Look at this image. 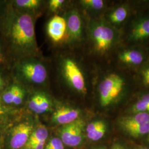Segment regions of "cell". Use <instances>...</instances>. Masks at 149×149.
<instances>
[{
    "label": "cell",
    "instance_id": "6da1fadb",
    "mask_svg": "<svg viewBox=\"0 0 149 149\" xmlns=\"http://www.w3.org/2000/svg\"><path fill=\"white\" fill-rule=\"evenodd\" d=\"M6 30L11 44L18 53L25 56L37 52L34 23L30 14L14 13L8 19Z\"/></svg>",
    "mask_w": 149,
    "mask_h": 149
},
{
    "label": "cell",
    "instance_id": "7a4b0ae2",
    "mask_svg": "<svg viewBox=\"0 0 149 149\" xmlns=\"http://www.w3.org/2000/svg\"><path fill=\"white\" fill-rule=\"evenodd\" d=\"M17 70L23 80L33 84H42L48 76L47 70L44 65L33 60L28 59L20 62L17 65Z\"/></svg>",
    "mask_w": 149,
    "mask_h": 149
},
{
    "label": "cell",
    "instance_id": "3957f363",
    "mask_svg": "<svg viewBox=\"0 0 149 149\" xmlns=\"http://www.w3.org/2000/svg\"><path fill=\"white\" fill-rule=\"evenodd\" d=\"M124 85V80L119 75L112 74L106 76L99 86L102 106H107L116 100L121 93Z\"/></svg>",
    "mask_w": 149,
    "mask_h": 149
},
{
    "label": "cell",
    "instance_id": "277c9868",
    "mask_svg": "<svg viewBox=\"0 0 149 149\" xmlns=\"http://www.w3.org/2000/svg\"><path fill=\"white\" fill-rule=\"evenodd\" d=\"M94 48L98 53H104L111 47L114 38L112 28L102 23L96 24L91 29Z\"/></svg>",
    "mask_w": 149,
    "mask_h": 149
},
{
    "label": "cell",
    "instance_id": "5b68a950",
    "mask_svg": "<svg viewBox=\"0 0 149 149\" xmlns=\"http://www.w3.org/2000/svg\"><path fill=\"white\" fill-rule=\"evenodd\" d=\"M62 69L65 78L70 85L80 93H86L84 76L74 60L70 58L65 59L62 65Z\"/></svg>",
    "mask_w": 149,
    "mask_h": 149
},
{
    "label": "cell",
    "instance_id": "8992f818",
    "mask_svg": "<svg viewBox=\"0 0 149 149\" xmlns=\"http://www.w3.org/2000/svg\"><path fill=\"white\" fill-rule=\"evenodd\" d=\"M65 20L70 41H79L82 35V21L80 13L74 10L69 11L66 15Z\"/></svg>",
    "mask_w": 149,
    "mask_h": 149
},
{
    "label": "cell",
    "instance_id": "52a82bcc",
    "mask_svg": "<svg viewBox=\"0 0 149 149\" xmlns=\"http://www.w3.org/2000/svg\"><path fill=\"white\" fill-rule=\"evenodd\" d=\"M32 125L28 123H22L12 130L10 146L13 149H19L26 145L32 134Z\"/></svg>",
    "mask_w": 149,
    "mask_h": 149
},
{
    "label": "cell",
    "instance_id": "ba28073f",
    "mask_svg": "<svg viewBox=\"0 0 149 149\" xmlns=\"http://www.w3.org/2000/svg\"><path fill=\"white\" fill-rule=\"evenodd\" d=\"M47 30L52 40L55 42H59L64 37L66 31L65 18L61 16H54L48 22Z\"/></svg>",
    "mask_w": 149,
    "mask_h": 149
},
{
    "label": "cell",
    "instance_id": "9c48e42d",
    "mask_svg": "<svg viewBox=\"0 0 149 149\" xmlns=\"http://www.w3.org/2000/svg\"><path fill=\"white\" fill-rule=\"evenodd\" d=\"M80 114L79 109L70 107H61L54 112L52 120L55 123L65 125L78 119Z\"/></svg>",
    "mask_w": 149,
    "mask_h": 149
},
{
    "label": "cell",
    "instance_id": "30bf717a",
    "mask_svg": "<svg viewBox=\"0 0 149 149\" xmlns=\"http://www.w3.org/2000/svg\"><path fill=\"white\" fill-rule=\"evenodd\" d=\"M26 92L21 86L13 84L9 86L2 95V101L6 104H21L25 97Z\"/></svg>",
    "mask_w": 149,
    "mask_h": 149
},
{
    "label": "cell",
    "instance_id": "8fae6325",
    "mask_svg": "<svg viewBox=\"0 0 149 149\" xmlns=\"http://www.w3.org/2000/svg\"><path fill=\"white\" fill-rule=\"evenodd\" d=\"M149 123V113H137L133 116L124 118L120 121V126L124 130L136 128Z\"/></svg>",
    "mask_w": 149,
    "mask_h": 149
},
{
    "label": "cell",
    "instance_id": "7c38bea8",
    "mask_svg": "<svg viewBox=\"0 0 149 149\" xmlns=\"http://www.w3.org/2000/svg\"><path fill=\"white\" fill-rule=\"evenodd\" d=\"M149 37V19L139 22L131 32L130 38L132 40L138 41Z\"/></svg>",
    "mask_w": 149,
    "mask_h": 149
},
{
    "label": "cell",
    "instance_id": "4fadbf2b",
    "mask_svg": "<svg viewBox=\"0 0 149 149\" xmlns=\"http://www.w3.org/2000/svg\"><path fill=\"white\" fill-rule=\"evenodd\" d=\"M119 58L121 61L125 64L137 65L141 64L144 58L142 54L137 50H126L119 55Z\"/></svg>",
    "mask_w": 149,
    "mask_h": 149
},
{
    "label": "cell",
    "instance_id": "5bb4252c",
    "mask_svg": "<svg viewBox=\"0 0 149 149\" xmlns=\"http://www.w3.org/2000/svg\"><path fill=\"white\" fill-rule=\"evenodd\" d=\"M84 126V122L81 119H78L76 127L74 129L72 136L70 139L68 146L71 147H74L80 145L82 140V133Z\"/></svg>",
    "mask_w": 149,
    "mask_h": 149
},
{
    "label": "cell",
    "instance_id": "9a60e30c",
    "mask_svg": "<svg viewBox=\"0 0 149 149\" xmlns=\"http://www.w3.org/2000/svg\"><path fill=\"white\" fill-rule=\"evenodd\" d=\"M48 136V130L44 127H40L32 133L26 144L45 141Z\"/></svg>",
    "mask_w": 149,
    "mask_h": 149
},
{
    "label": "cell",
    "instance_id": "2e32d148",
    "mask_svg": "<svg viewBox=\"0 0 149 149\" xmlns=\"http://www.w3.org/2000/svg\"><path fill=\"white\" fill-rule=\"evenodd\" d=\"M77 120L78 119L69 124L65 125L61 130V140L63 144L67 146L69 145L70 139L74 134V129L77 124Z\"/></svg>",
    "mask_w": 149,
    "mask_h": 149
},
{
    "label": "cell",
    "instance_id": "e0dca14e",
    "mask_svg": "<svg viewBox=\"0 0 149 149\" xmlns=\"http://www.w3.org/2000/svg\"><path fill=\"white\" fill-rule=\"evenodd\" d=\"M133 111L137 113H149V93L143 96L133 107Z\"/></svg>",
    "mask_w": 149,
    "mask_h": 149
},
{
    "label": "cell",
    "instance_id": "ac0fdd59",
    "mask_svg": "<svg viewBox=\"0 0 149 149\" xmlns=\"http://www.w3.org/2000/svg\"><path fill=\"white\" fill-rule=\"evenodd\" d=\"M14 3L19 8L33 10L40 7L41 1L39 0H17L14 2Z\"/></svg>",
    "mask_w": 149,
    "mask_h": 149
},
{
    "label": "cell",
    "instance_id": "d6986e66",
    "mask_svg": "<svg viewBox=\"0 0 149 149\" xmlns=\"http://www.w3.org/2000/svg\"><path fill=\"white\" fill-rule=\"evenodd\" d=\"M128 15L126 8L120 7L113 11L109 16L111 21L114 23H120L124 21Z\"/></svg>",
    "mask_w": 149,
    "mask_h": 149
},
{
    "label": "cell",
    "instance_id": "ffe728a7",
    "mask_svg": "<svg viewBox=\"0 0 149 149\" xmlns=\"http://www.w3.org/2000/svg\"><path fill=\"white\" fill-rule=\"evenodd\" d=\"M125 131L130 136L134 138H138L149 133V123L136 128H130Z\"/></svg>",
    "mask_w": 149,
    "mask_h": 149
},
{
    "label": "cell",
    "instance_id": "44dd1931",
    "mask_svg": "<svg viewBox=\"0 0 149 149\" xmlns=\"http://www.w3.org/2000/svg\"><path fill=\"white\" fill-rule=\"evenodd\" d=\"M81 2L86 7L95 10H100L104 6V2L102 0H83Z\"/></svg>",
    "mask_w": 149,
    "mask_h": 149
},
{
    "label": "cell",
    "instance_id": "7402d4cb",
    "mask_svg": "<svg viewBox=\"0 0 149 149\" xmlns=\"http://www.w3.org/2000/svg\"><path fill=\"white\" fill-rule=\"evenodd\" d=\"M50 107V102L48 97L43 93H40L38 114H42L48 111L49 110Z\"/></svg>",
    "mask_w": 149,
    "mask_h": 149
},
{
    "label": "cell",
    "instance_id": "603a6c76",
    "mask_svg": "<svg viewBox=\"0 0 149 149\" xmlns=\"http://www.w3.org/2000/svg\"><path fill=\"white\" fill-rule=\"evenodd\" d=\"M40 93L38 92L32 96L29 102V108L33 112L38 114Z\"/></svg>",
    "mask_w": 149,
    "mask_h": 149
},
{
    "label": "cell",
    "instance_id": "cb8c5ba5",
    "mask_svg": "<svg viewBox=\"0 0 149 149\" xmlns=\"http://www.w3.org/2000/svg\"><path fill=\"white\" fill-rule=\"evenodd\" d=\"M104 124H105V123L101 120H97V121H95V122L90 123L86 128L87 137L89 138L97 129H98L99 128L101 127L102 126L104 125Z\"/></svg>",
    "mask_w": 149,
    "mask_h": 149
},
{
    "label": "cell",
    "instance_id": "d4e9b609",
    "mask_svg": "<svg viewBox=\"0 0 149 149\" xmlns=\"http://www.w3.org/2000/svg\"><path fill=\"white\" fill-rule=\"evenodd\" d=\"M106 132V125L104 124L101 127L97 129L96 132L93 134L89 139L92 141H98L104 136Z\"/></svg>",
    "mask_w": 149,
    "mask_h": 149
},
{
    "label": "cell",
    "instance_id": "484cf974",
    "mask_svg": "<svg viewBox=\"0 0 149 149\" xmlns=\"http://www.w3.org/2000/svg\"><path fill=\"white\" fill-rule=\"evenodd\" d=\"M64 3V0H51L49 2V7L51 11L56 12L63 5Z\"/></svg>",
    "mask_w": 149,
    "mask_h": 149
},
{
    "label": "cell",
    "instance_id": "4316f807",
    "mask_svg": "<svg viewBox=\"0 0 149 149\" xmlns=\"http://www.w3.org/2000/svg\"><path fill=\"white\" fill-rule=\"evenodd\" d=\"M63 145V143L61 140L57 138L52 139L47 144L44 149H52L55 148L56 147Z\"/></svg>",
    "mask_w": 149,
    "mask_h": 149
},
{
    "label": "cell",
    "instance_id": "83f0119b",
    "mask_svg": "<svg viewBox=\"0 0 149 149\" xmlns=\"http://www.w3.org/2000/svg\"><path fill=\"white\" fill-rule=\"evenodd\" d=\"M45 141L39 142L37 143L26 144V149H44Z\"/></svg>",
    "mask_w": 149,
    "mask_h": 149
},
{
    "label": "cell",
    "instance_id": "f1b7e54d",
    "mask_svg": "<svg viewBox=\"0 0 149 149\" xmlns=\"http://www.w3.org/2000/svg\"><path fill=\"white\" fill-rule=\"evenodd\" d=\"M143 77L144 84L145 85L149 86V67L143 71Z\"/></svg>",
    "mask_w": 149,
    "mask_h": 149
},
{
    "label": "cell",
    "instance_id": "f546056e",
    "mask_svg": "<svg viewBox=\"0 0 149 149\" xmlns=\"http://www.w3.org/2000/svg\"><path fill=\"white\" fill-rule=\"evenodd\" d=\"M6 113V109L5 106L2 104V102L0 101V118L3 117Z\"/></svg>",
    "mask_w": 149,
    "mask_h": 149
},
{
    "label": "cell",
    "instance_id": "4dcf8cb0",
    "mask_svg": "<svg viewBox=\"0 0 149 149\" xmlns=\"http://www.w3.org/2000/svg\"><path fill=\"white\" fill-rule=\"evenodd\" d=\"M112 149H125L122 145L119 144H114L112 146Z\"/></svg>",
    "mask_w": 149,
    "mask_h": 149
},
{
    "label": "cell",
    "instance_id": "1f68e13d",
    "mask_svg": "<svg viewBox=\"0 0 149 149\" xmlns=\"http://www.w3.org/2000/svg\"><path fill=\"white\" fill-rule=\"evenodd\" d=\"M4 84H5V82H4L3 78L2 77V75L0 74V90H1L2 88V87L4 86Z\"/></svg>",
    "mask_w": 149,
    "mask_h": 149
},
{
    "label": "cell",
    "instance_id": "d6a6232c",
    "mask_svg": "<svg viewBox=\"0 0 149 149\" xmlns=\"http://www.w3.org/2000/svg\"><path fill=\"white\" fill-rule=\"evenodd\" d=\"M3 61V56L2 54L1 53V49H0V63H1V62H2Z\"/></svg>",
    "mask_w": 149,
    "mask_h": 149
},
{
    "label": "cell",
    "instance_id": "836d02e7",
    "mask_svg": "<svg viewBox=\"0 0 149 149\" xmlns=\"http://www.w3.org/2000/svg\"><path fill=\"white\" fill-rule=\"evenodd\" d=\"M52 149H64V145H61V146H60L56 147V148H55Z\"/></svg>",
    "mask_w": 149,
    "mask_h": 149
},
{
    "label": "cell",
    "instance_id": "e575fe53",
    "mask_svg": "<svg viewBox=\"0 0 149 149\" xmlns=\"http://www.w3.org/2000/svg\"><path fill=\"white\" fill-rule=\"evenodd\" d=\"M148 134H149V135H148V140H149V133H148Z\"/></svg>",
    "mask_w": 149,
    "mask_h": 149
},
{
    "label": "cell",
    "instance_id": "d590c367",
    "mask_svg": "<svg viewBox=\"0 0 149 149\" xmlns=\"http://www.w3.org/2000/svg\"><path fill=\"white\" fill-rule=\"evenodd\" d=\"M143 149H149V148H143Z\"/></svg>",
    "mask_w": 149,
    "mask_h": 149
},
{
    "label": "cell",
    "instance_id": "8d00e7d4",
    "mask_svg": "<svg viewBox=\"0 0 149 149\" xmlns=\"http://www.w3.org/2000/svg\"></svg>",
    "mask_w": 149,
    "mask_h": 149
},
{
    "label": "cell",
    "instance_id": "74e56055",
    "mask_svg": "<svg viewBox=\"0 0 149 149\" xmlns=\"http://www.w3.org/2000/svg\"><path fill=\"white\" fill-rule=\"evenodd\" d=\"M0 149H1V146H0Z\"/></svg>",
    "mask_w": 149,
    "mask_h": 149
},
{
    "label": "cell",
    "instance_id": "f35d334b",
    "mask_svg": "<svg viewBox=\"0 0 149 149\" xmlns=\"http://www.w3.org/2000/svg\"></svg>",
    "mask_w": 149,
    "mask_h": 149
}]
</instances>
